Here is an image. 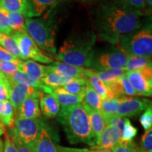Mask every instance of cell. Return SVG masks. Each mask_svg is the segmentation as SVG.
<instances>
[{"mask_svg": "<svg viewBox=\"0 0 152 152\" xmlns=\"http://www.w3.org/2000/svg\"><path fill=\"white\" fill-rule=\"evenodd\" d=\"M33 152H58L53 143L48 128L42 122L39 137L33 150Z\"/></svg>", "mask_w": 152, "mask_h": 152, "instance_id": "ffe728a7", "label": "cell"}, {"mask_svg": "<svg viewBox=\"0 0 152 152\" xmlns=\"http://www.w3.org/2000/svg\"><path fill=\"white\" fill-rule=\"evenodd\" d=\"M8 23L14 32L27 33L25 26V17L20 13L8 12Z\"/></svg>", "mask_w": 152, "mask_h": 152, "instance_id": "4dcf8cb0", "label": "cell"}, {"mask_svg": "<svg viewBox=\"0 0 152 152\" xmlns=\"http://www.w3.org/2000/svg\"><path fill=\"white\" fill-rule=\"evenodd\" d=\"M106 85L108 89V97L106 99L137 95L126 75L111 83H106Z\"/></svg>", "mask_w": 152, "mask_h": 152, "instance_id": "4fadbf2b", "label": "cell"}, {"mask_svg": "<svg viewBox=\"0 0 152 152\" xmlns=\"http://www.w3.org/2000/svg\"><path fill=\"white\" fill-rule=\"evenodd\" d=\"M115 1L125 6H128L130 8L135 9L144 14H145L146 11H147L144 0H115Z\"/></svg>", "mask_w": 152, "mask_h": 152, "instance_id": "74e56055", "label": "cell"}, {"mask_svg": "<svg viewBox=\"0 0 152 152\" xmlns=\"http://www.w3.org/2000/svg\"><path fill=\"white\" fill-rule=\"evenodd\" d=\"M5 77H6V75H4V74H3L2 73H1V72H0V80H1V79L4 78Z\"/></svg>", "mask_w": 152, "mask_h": 152, "instance_id": "816d5d0a", "label": "cell"}, {"mask_svg": "<svg viewBox=\"0 0 152 152\" xmlns=\"http://www.w3.org/2000/svg\"><path fill=\"white\" fill-rule=\"evenodd\" d=\"M21 61H0V72H1L6 76L10 75L15 71L20 70Z\"/></svg>", "mask_w": 152, "mask_h": 152, "instance_id": "d590c367", "label": "cell"}, {"mask_svg": "<svg viewBox=\"0 0 152 152\" xmlns=\"http://www.w3.org/2000/svg\"><path fill=\"white\" fill-rule=\"evenodd\" d=\"M73 78L62 75L58 72L52 71L48 75L44 77L41 80V82L46 86L54 89L56 87H63L64 85L71 82Z\"/></svg>", "mask_w": 152, "mask_h": 152, "instance_id": "cb8c5ba5", "label": "cell"}, {"mask_svg": "<svg viewBox=\"0 0 152 152\" xmlns=\"http://www.w3.org/2000/svg\"><path fill=\"white\" fill-rule=\"evenodd\" d=\"M42 121L40 119L26 118L20 116L14 118V125L9 128V136L14 138L33 150L37 142Z\"/></svg>", "mask_w": 152, "mask_h": 152, "instance_id": "8992f818", "label": "cell"}, {"mask_svg": "<svg viewBox=\"0 0 152 152\" xmlns=\"http://www.w3.org/2000/svg\"><path fill=\"white\" fill-rule=\"evenodd\" d=\"M124 121L125 118H123V117L119 116V115H116V114L106 117V125L111 124L112 125H113L114 127H115V128H117V130H118L120 135L121 136V134H122L123 125H124Z\"/></svg>", "mask_w": 152, "mask_h": 152, "instance_id": "60d3db41", "label": "cell"}, {"mask_svg": "<svg viewBox=\"0 0 152 152\" xmlns=\"http://www.w3.org/2000/svg\"><path fill=\"white\" fill-rule=\"evenodd\" d=\"M91 152H113L110 149H90Z\"/></svg>", "mask_w": 152, "mask_h": 152, "instance_id": "681fc988", "label": "cell"}, {"mask_svg": "<svg viewBox=\"0 0 152 152\" xmlns=\"http://www.w3.org/2000/svg\"><path fill=\"white\" fill-rule=\"evenodd\" d=\"M0 46L2 47L7 52L17 58H21L20 49L18 44L11 35H7L3 34L2 38L0 41ZM21 59V58H20Z\"/></svg>", "mask_w": 152, "mask_h": 152, "instance_id": "1f68e13d", "label": "cell"}, {"mask_svg": "<svg viewBox=\"0 0 152 152\" xmlns=\"http://www.w3.org/2000/svg\"><path fill=\"white\" fill-rule=\"evenodd\" d=\"M95 41L94 33L70 36L64 41L56 58L69 65L88 68Z\"/></svg>", "mask_w": 152, "mask_h": 152, "instance_id": "3957f363", "label": "cell"}, {"mask_svg": "<svg viewBox=\"0 0 152 152\" xmlns=\"http://www.w3.org/2000/svg\"><path fill=\"white\" fill-rule=\"evenodd\" d=\"M0 7L8 12L20 13L26 16L28 0H0Z\"/></svg>", "mask_w": 152, "mask_h": 152, "instance_id": "484cf974", "label": "cell"}, {"mask_svg": "<svg viewBox=\"0 0 152 152\" xmlns=\"http://www.w3.org/2000/svg\"><path fill=\"white\" fill-rule=\"evenodd\" d=\"M140 122L141 123L144 130L147 131L151 128L152 126V109L151 106L146 109L144 113L142 114L140 118Z\"/></svg>", "mask_w": 152, "mask_h": 152, "instance_id": "b9f144b4", "label": "cell"}, {"mask_svg": "<svg viewBox=\"0 0 152 152\" xmlns=\"http://www.w3.org/2000/svg\"><path fill=\"white\" fill-rule=\"evenodd\" d=\"M59 0H28V8L25 17L34 18L42 15Z\"/></svg>", "mask_w": 152, "mask_h": 152, "instance_id": "44dd1931", "label": "cell"}, {"mask_svg": "<svg viewBox=\"0 0 152 152\" xmlns=\"http://www.w3.org/2000/svg\"><path fill=\"white\" fill-rule=\"evenodd\" d=\"M6 77L11 81L16 82V83L24 85H27V86L35 87V88L38 89V90H41L42 92L46 93V94H51L52 92V88L45 85L41 81L33 78L20 70H18V71L11 74L10 75L6 76Z\"/></svg>", "mask_w": 152, "mask_h": 152, "instance_id": "9a60e30c", "label": "cell"}, {"mask_svg": "<svg viewBox=\"0 0 152 152\" xmlns=\"http://www.w3.org/2000/svg\"><path fill=\"white\" fill-rule=\"evenodd\" d=\"M85 74L86 81L92 87L102 100L108 97V89L105 83L99 78L94 70L90 68H85Z\"/></svg>", "mask_w": 152, "mask_h": 152, "instance_id": "7402d4cb", "label": "cell"}, {"mask_svg": "<svg viewBox=\"0 0 152 152\" xmlns=\"http://www.w3.org/2000/svg\"><path fill=\"white\" fill-rule=\"evenodd\" d=\"M142 152H152V130L151 128L146 131L142 136L141 141Z\"/></svg>", "mask_w": 152, "mask_h": 152, "instance_id": "ab89813d", "label": "cell"}, {"mask_svg": "<svg viewBox=\"0 0 152 152\" xmlns=\"http://www.w3.org/2000/svg\"><path fill=\"white\" fill-rule=\"evenodd\" d=\"M113 152H142L141 149L134 142L120 141L111 149Z\"/></svg>", "mask_w": 152, "mask_h": 152, "instance_id": "e575fe53", "label": "cell"}, {"mask_svg": "<svg viewBox=\"0 0 152 152\" xmlns=\"http://www.w3.org/2000/svg\"><path fill=\"white\" fill-rule=\"evenodd\" d=\"M11 88V82L7 77L0 80V101L9 99Z\"/></svg>", "mask_w": 152, "mask_h": 152, "instance_id": "f35d334b", "label": "cell"}, {"mask_svg": "<svg viewBox=\"0 0 152 152\" xmlns=\"http://www.w3.org/2000/svg\"><path fill=\"white\" fill-rule=\"evenodd\" d=\"M87 85V82L85 80L73 79L71 82L61 87L64 90L71 94L77 95L84 99Z\"/></svg>", "mask_w": 152, "mask_h": 152, "instance_id": "f1b7e54d", "label": "cell"}, {"mask_svg": "<svg viewBox=\"0 0 152 152\" xmlns=\"http://www.w3.org/2000/svg\"><path fill=\"white\" fill-rule=\"evenodd\" d=\"M42 93L44 92L33 95L26 99L19 106L16 113H15L16 116L26 118L40 119L42 113L39 109V98Z\"/></svg>", "mask_w": 152, "mask_h": 152, "instance_id": "5bb4252c", "label": "cell"}, {"mask_svg": "<svg viewBox=\"0 0 152 152\" xmlns=\"http://www.w3.org/2000/svg\"><path fill=\"white\" fill-rule=\"evenodd\" d=\"M2 133H3V129H2V127H1V123H0V152H3V150H4V144H3L2 141H1V135L2 134Z\"/></svg>", "mask_w": 152, "mask_h": 152, "instance_id": "c3c4849f", "label": "cell"}, {"mask_svg": "<svg viewBox=\"0 0 152 152\" xmlns=\"http://www.w3.org/2000/svg\"><path fill=\"white\" fill-rule=\"evenodd\" d=\"M128 56L125 51L118 46L99 53L93 51L88 68L94 71H106L125 68Z\"/></svg>", "mask_w": 152, "mask_h": 152, "instance_id": "52a82bcc", "label": "cell"}, {"mask_svg": "<svg viewBox=\"0 0 152 152\" xmlns=\"http://www.w3.org/2000/svg\"><path fill=\"white\" fill-rule=\"evenodd\" d=\"M58 152H91L90 149H78V148L65 147L62 146H56Z\"/></svg>", "mask_w": 152, "mask_h": 152, "instance_id": "f6af8a7d", "label": "cell"}, {"mask_svg": "<svg viewBox=\"0 0 152 152\" xmlns=\"http://www.w3.org/2000/svg\"><path fill=\"white\" fill-rule=\"evenodd\" d=\"M144 14L118 1H107L96 8L94 14V26L98 37L117 45L121 35L142 27Z\"/></svg>", "mask_w": 152, "mask_h": 152, "instance_id": "6da1fadb", "label": "cell"}, {"mask_svg": "<svg viewBox=\"0 0 152 152\" xmlns=\"http://www.w3.org/2000/svg\"><path fill=\"white\" fill-rule=\"evenodd\" d=\"M41 113L47 118L56 117L61 109V106L54 95L42 93L39 98Z\"/></svg>", "mask_w": 152, "mask_h": 152, "instance_id": "e0dca14e", "label": "cell"}, {"mask_svg": "<svg viewBox=\"0 0 152 152\" xmlns=\"http://www.w3.org/2000/svg\"><path fill=\"white\" fill-rule=\"evenodd\" d=\"M3 152H18L16 145L13 142L12 140L9 136V134H6L5 135Z\"/></svg>", "mask_w": 152, "mask_h": 152, "instance_id": "ee69618b", "label": "cell"}, {"mask_svg": "<svg viewBox=\"0 0 152 152\" xmlns=\"http://www.w3.org/2000/svg\"><path fill=\"white\" fill-rule=\"evenodd\" d=\"M82 105L88 114L92 132L95 137V139L99 136L101 132L104 130L106 125V118L101 110H94L89 107L84 102H82Z\"/></svg>", "mask_w": 152, "mask_h": 152, "instance_id": "2e32d148", "label": "cell"}, {"mask_svg": "<svg viewBox=\"0 0 152 152\" xmlns=\"http://www.w3.org/2000/svg\"><path fill=\"white\" fill-rule=\"evenodd\" d=\"M144 2H145L146 9H147V11H151L152 7V0H144Z\"/></svg>", "mask_w": 152, "mask_h": 152, "instance_id": "7dc6e473", "label": "cell"}, {"mask_svg": "<svg viewBox=\"0 0 152 152\" xmlns=\"http://www.w3.org/2000/svg\"><path fill=\"white\" fill-rule=\"evenodd\" d=\"M151 106V102L148 99L123 96L120 99L115 114L121 117L135 116Z\"/></svg>", "mask_w": 152, "mask_h": 152, "instance_id": "30bf717a", "label": "cell"}, {"mask_svg": "<svg viewBox=\"0 0 152 152\" xmlns=\"http://www.w3.org/2000/svg\"><path fill=\"white\" fill-rule=\"evenodd\" d=\"M10 82L11 88L9 101L14 107V114L16 113L19 106L26 99L42 92L41 90L36 89L35 87L27 86V85L20 84V83L11 80H10Z\"/></svg>", "mask_w": 152, "mask_h": 152, "instance_id": "8fae6325", "label": "cell"}, {"mask_svg": "<svg viewBox=\"0 0 152 152\" xmlns=\"http://www.w3.org/2000/svg\"><path fill=\"white\" fill-rule=\"evenodd\" d=\"M151 57L137 56L129 55L128 61L125 64V68L128 71H134L138 70L144 67H151Z\"/></svg>", "mask_w": 152, "mask_h": 152, "instance_id": "83f0119b", "label": "cell"}, {"mask_svg": "<svg viewBox=\"0 0 152 152\" xmlns=\"http://www.w3.org/2000/svg\"><path fill=\"white\" fill-rule=\"evenodd\" d=\"M18 44L21 60L31 59L42 64H52L54 60L45 54L27 33L14 32L11 35Z\"/></svg>", "mask_w": 152, "mask_h": 152, "instance_id": "ba28073f", "label": "cell"}, {"mask_svg": "<svg viewBox=\"0 0 152 152\" xmlns=\"http://www.w3.org/2000/svg\"><path fill=\"white\" fill-rule=\"evenodd\" d=\"M95 73L98 76L101 80L103 81L105 84L116 80L120 77L126 75L128 70L125 68H113L106 71H94Z\"/></svg>", "mask_w": 152, "mask_h": 152, "instance_id": "4316f807", "label": "cell"}, {"mask_svg": "<svg viewBox=\"0 0 152 152\" xmlns=\"http://www.w3.org/2000/svg\"><path fill=\"white\" fill-rule=\"evenodd\" d=\"M2 35H3V34L1 33V32H0V41H1V38H2Z\"/></svg>", "mask_w": 152, "mask_h": 152, "instance_id": "f5cc1de1", "label": "cell"}, {"mask_svg": "<svg viewBox=\"0 0 152 152\" xmlns=\"http://www.w3.org/2000/svg\"><path fill=\"white\" fill-rule=\"evenodd\" d=\"M11 139L12 140L13 142L15 144V145H16L17 151L18 152H33V150H31L28 147H26V146L20 143V142L18 141V140H16V139L14 138H11Z\"/></svg>", "mask_w": 152, "mask_h": 152, "instance_id": "bcb514c9", "label": "cell"}, {"mask_svg": "<svg viewBox=\"0 0 152 152\" xmlns=\"http://www.w3.org/2000/svg\"><path fill=\"white\" fill-rule=\"evenodd\" d=\"M56 116L70 143H85L90 146L94 143L96 139L91 128L88 114L82 103L61 107Z\"/></svg>", "mask_w": 152, "mask_h": 152, "instance_id": "7a4b0ae2", "label": "cell"}, {"mask_svg": "<svg viewBox=\"0 0 152 152\" xmlns=\"http://www.w3.org/2000/svg\"><path fill=\"white\" fill-rule=\"evenodd\" d=\"M137 134V129L131 124L130 121L128 118H125L124 125L121 136V141L130 142Z\"/></svg>", "mask_w": 152, "mask_h": 152, "instance_id": "836d02e7", "label": "cell"}, {"mask_svg": "<svg viewBox=\"0 0 152 152\" xmlns=\"http://www.w3.org/2000/svg\"><path fill=\"white\" fill-rule=\"evenodd\" d=\"M127 77L137 94L151 96L152 94V68L144 67L134 71H128Z\"/></svg>", "mask_w": 152, "mask_h": 152, "instance_id": "9c48e42d", "label": "cell"}, {"mask_svg": "<svg viewBox=\"0 0 152 152\" xmlns=\"http://www.w3.org/2000/svg\"><path fill=\"white\" fill-rule=\"evenodd\" d=\"M120 141L121 135L117 128L111 124H107L95 140L94 143L90 146L91 149H111Z\"/></svg>", "mask_w": 152, "mask_h": 152, "instance_id": "7c38bea8", "label": "cell"}, {"mask_svg": "<svg viewBox=\"0 0 152 152\" xmlns=\"http://www.w3.org/2000/svg\"><path fill=\"white\" fill-rule=\"evenodd\" d=\"M51 94L54 95L61 107L80 104L83 102V97L68 92L61 87L54 88Z\"/></svg>", "mask_w": 152, "mask_h": 152, "instance_id": "603a6c76", "label": "cell"}, {"mask_svg": "<svg viewBox=\"0 0 152 152\" xmlns=\"http://www.w3.org/2000/svg\"><path fill=\"white\" fill-rule=\"evenodd\" d=\"M120 99L121 98L110 99H104L102 101L100 110L104 113L105 118L115 115L119 104Z\"/></svg>", "mask_w": 152, "mask_h": 152, "instance_id": "d6a6232c", "label": "cell"}, {"mask_svg": "<svg viewBox=\"0 0 152 152\" xmlns=\"http://www.w3.org/2000/svg\"><path fill=\"white\" fill-rule=\"evenodd\" d=\"M20 71L28 74L33 78L41 81V80L51 72L49 66H44L33 60H26L20 65Z\"/></svg>", "mask_w": 152, "mask_h": 152, "instance_id": "d6986e66", "label": "cell"}, {"mask_svg": "<svg viewBox=\"0 0 152 152\" xmlns=\"http://www.w3.org/2000/svg\"><path fill=\"white\" fill-rule=\"evenodd\" d=\"M21 59L17 57L13 56L10 53L7 52L6 49L0 46V61H14L18 62L21 61Z\"/></svg>", "mask_w": 152, "mask_h": 152, "instance_id": "7bdbcfd3", "label": "cell"}, {"mask_svg": "<svg viewBox=\"0 0 152 152\" xmlns=\"http://www.w3.org/2000/svg\"><path fill=\"white\" fill-rule=\"evenodd\" d=\"M8 11L0 7V32L2 34L11 35L14 33L8 23Z\"/></svg>", "mask_w": 152, "mask_h": 152, "instance_id": "8d00e7d4", "label": "cell"}, {"mask_svg": "<svg viewBox=\"0 0 152 152\" xmlns=\"http://www.w3.org/2000/svg\"><path fill=\"white\" fill-rule=\"evenodd\" d=\"M25 26L27 33L42 51L56 54V32L52 23L41 18H27Z\"/></svg>", "mask_w": 152, "mask_h": 152, "instance_id": "5b68a950", "label": "cell"}, {"mask_svg": "<svg viewBox=\"0 0 152 152\" xmlns=\"http://www.w3.org/2000/svg\"><path fill=\"white\" fill-rule=\"evenodd\" d=\"M79 1H82V2H92V1H94V0H79Z\"/></svg>", "mask_w": 152, "mask_h": 152, "instance_id": "f907efd6", "label": "cell"}, {"mask_svg": "<svg viewBox=\"0 0 152 152\" xmlns=\"http://www.w3.org/2000/svg\"><path fill=\"white\" fill-rule=\"evenodd\" d=\"M49 67H50L51 71H56L73 79H81L86 80L84 68L69 65V64L60 61L52 63Z\"/></svg>", "mask_w": 152, "mask_h": 152, "instance_id": "ac0fdd59", "label": "cell"}, {"mask_svg": "<svg viewBox=\"0 0 152 152\" xmlns=\"http://www.w3.org/2000/svg\"><path fill=\"white\" fill-rule=\"evenodd\" d=\"M0 121L8 128L14 125V110L9 100L0 101Z\"/></svg>", "mask_w": 152, "mask_h": 152, "instance_id": "d4e9b609", "label": "cell"}, {"mask_svg": "<svg viewBox=\"0 0 152 152\" xmlns=\"http://www.w3.org/2000/svg\"><path fill=\"white\" fill-rule=\"evenodd\" d=\"M118 47L128 55L151 57L152 54V32L151 26L140 28L130 33L121 35Z\"/></svg>", "mask_w": 152, "mask_h": 152, "instance_id": "277c9868", "label": "cell"}, {"mask_svg": "<svg viewBox=\"0 0 152 152\" xmlns=\"http://www.w3.org/2000/svg\"><path fill=\"white\" fill-rule=\"evenodd\" d=\"M102 98L95 90L87 83L86 91L83 99V102L87 104L89 107L94 110H100L102 104Z\"/></svg>", "mask_w": 152, "mask_h": 152, "instance_id": "f546056e", "label": "cell"}]
</instances>
